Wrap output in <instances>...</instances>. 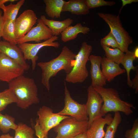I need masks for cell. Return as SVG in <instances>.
Segmentation results:
<instances>
[{
    "label": "cell",
    "instance_id": "cell-23",
    "mask_svg": "<svg viewBox=\"0 0 138 138\" xmlns=\"http://www.w3.org/2000/svg\"><path fill=\"white\" fill-rule=\"evenodd\" d=\"M135 57L134 52L129 51L125 53L123 57L121 64L124 66L127 75V84L130 88H132L131 80L130 77V72L131 70L136 71L137 69V66H134L133 61L136 59Z\"/></svg>",
    "mask_w": 138,
    "mask_h": 138
},
{
    "label": "cell",
    "instance_id": "cell-32",
    "mask_svg": "<svg viewBox=\"0 0 138 138\" xmlns=\"http://www.w3.org/2000/svg\"><path fill=\"white\" fill-rule=\"evenodd\" d=\"M125 137L126 138H138V119L134 121L132 128L125 132Z\"/></svg>",
    "mask_w": 138,
    "mask_h": 138
},
{
    "label": "cell",
    "instance_id": "cell-18",
    "mask_svg": "<svg viewBox=\"0 0 138 138\" xmlns=\"http://www.w3.org/2000/svg\"><path fill=\"white\" fill-rule=\"evenodd\" d=\"M68 12L77 15H87L90 13L86 0H70L65 1L62 12Z\"/></svg>",
    "mask_w": 138,
    "mask_h": 138
},
{
    "label": "cell",
    "instance_id": "cell-9",
    "mask_svg": "<svg viewBox=\"0 0 138 138\" xmlns=\"http://www.w3.org/2000/svg\"><path fill=\"white\" fill-rule=\"evenodd\" d=\"M37 115L44 138H47L48 132L50 129L57 125L64 119L70 117L54 113L52 109L45 106L39 108L37 112Z\"/></svg>",
    "mask_w": 138,
    "mask_h": 138
},
{
    "label": "cell",
    "instance_id": "cell-2",
    "mask_svg": "<svg viewBox=\"0 0 138 138\" xmlns=\"http://www.w3.org/2000/svg\"><path fill=\"white\" fill-rule=\"evenodd\" d=\"M8 83V88L17 98V106L26 109L40 102L38 88L33 79L22 75Z\"/></svg>",
    "mask_w": 138,
    "mask_h": 138
},
{
    "label": "cell",
    "instance_id": "cell-19",
    "mask_svg": "<svg viewBox=\"0 0 138 138\" xmlns=\"http://www.w3.org/2000/svg\"><path fill=\"white\" fill-rule=\"evenodd\" d=\"M40 19L50 29L53 36H57L74 22L73 19L70 18L61 21L49 19L44 15L41 16Z\"/></svg>",
    "mask_w": 138,
    "mask_h": 138
},
{
    "label": "cell",
    "instance_id": "cell-21",
    "mask_svg": "<svg viewBox=\"0 0 138 138\" xmlns=\"http://www.w3.org/2000/svg\"><path fill=\"white\" fill-rule=\"evenodd\" d=\"M46 14L52 18H60L65 2L63 0H44Z\"/></svg>",
    "mask_w": 138,
    "mask_h": 138
},
{
    "label": "cell",
    "instance_id": "cell-28",
    "mask_svg": "<svg viewBox=\"0 0 138 138\" xmlns=\"http://www.w3.org/2000/svg\"><path fill=\"white\" fill-rule=\"evenodd\" d=\"M121 120V116L119 112H114L112 122L107 126L104 138H114L115 134Z\"/></svg>",
    "mask_w": 138,
    "mask_h": 138
},
{
    "label": "cell",
    "instance_id": "cell-20",
    "mask_svg": "<svg viewBox=\"0 0 138 138\" xmlns=\"http://www.w3.org/2000/svg\"><path fill=\"white\" fill-rule=\"evenodd\" d=\"M90 30L89 27L83 26L81 23L74 26L70 25L61 33V39L64 42H66L75 39L80 33L85 34H88Z\"/></svg>",
    "mask_w": 138,
    "mask_h": 138
},
{
    "label": "cell",
    "instance_id": "cell-29",
    "mask_svg": "<svg viewBox=\"0 0 138 138\" xmlns=\"http://www.w3.org/2000/svg\"><path fill=\"white\" fill-rule=\"evenodd\" d=\"M15 135L13 138H34L35 132L33 130L22 122H19L15 130Z\"/></svg>",
    "mask_w": 138,
    "mask_h": 138
},
{
    "label": "cell",
    "instance_id": "cell-5",
    "mask_svg": "<svg viewBox=\"0 0 138 138\" xmlns=\"http://www.w3.org/2000/svg\"><path fill=\"white\" fill-rule=\"evenodd\" d=\"M98 15L103 19L109 26L110 31L116 39L120 49L126 53L129 50V46L133 42L129 33L122 26L119 15L98 12Z\"/></svg>",
    "mask_w": 138,
    "mask_h": 138
},
{
    "label": "cell",
    "instance_id": "cell-35",
    "mask_svg": "<svg viewBox=\"0 0 138 138\" xmlns=\"http://www.w3.org/2000/svg\"><path fill=\"white\" fill-rule=\"evenodd\" d=\"M4 18L2 15V12L0 8V39L2 37V31L4 23Z\"/></svg>",
    "mask_w": 138,
    "mask_h": 138
},
{
    "label": "cell",
    "instance_id": "cell-1",
    "mask_svg": "<svg viewBox=\"0 0 138 138\" xmlns=\"http://www.w3.org/2000/svg\"><path fill=\"white\" fill-rule=\"evenodd\" d=\"M76 55L65 45L56 58L48 61L40 62L37 63L42 70L41 83L48 91L50 90V80L51 78L55 76L62 70H64L66 74L71 72L74 64Z\"/></svg>",
    "mask_w": 138,
    "mask_h": 138
},
{
    "label": "cell",
    "instance_id": "cell-4",
    "mask_svg": "<svg viewBox=\"0 0 138 138\" xmlns=\"http://www.w3.org/2000/svg\"><path fill=\"white\" fill-rule=\"evenodd\" d=\"M93 49L92 46L83 42L80 49L76 54L74 66L71 72L66 74L65 81L75 84L83 83L88 76L86 64Z\"/></svg>",
    "mask_w": 138,
    "mask_h": 138
},
{
    "label": "cell",
    "instance_id": "cell-10",
    "mask_svg": "<svg viewBox=\"0 0 138 138\" xmlns=\"http://www.w3.org/2000/svg\"><path fill=\"white\" fill-rule=\"evenodd\" d=\"M25 71L12 59L1 53L0 58V81L9 83L23 75Z\"/></svg>",
    "mask_w": 138,
    "mask_h": 138
},
{
    "label": "cell",
    "instance_id": "cell-39",
    "mask_svg": "<svg viewBox=\"0 0 138 138\" xmlns=\"http://www.w3.org/2000/svg\"><path fill=\"white\" fill-rule=\"evenodd\" d=\"M134 52V55L136 58L138 57V47H136L135 49Z\"/></svg>",
    "mask_w": 138,
    "mask_h": 138
},
{
    "label": "cell",
    "instance_id": "cell-27",
    "mask_svg": "<svg viewBox=\"0 0 138 138\" xmlns=\"http://www.w3.org/2000/svg\"><path fill=\"white\" fill-rule=\"evenodd\" d=\"M17 98L10 89L5 90L0 92V112L4 109L9 105L16 103Z\"/></svg>",
    "mask_w": 138,
    "mask_h": 138
},
{
    "label": "cell",
    "instance_id": "cell-26",
    "mask_svg": "<svg viewBox=\"0 0 138 138\" xmlns=\"http://www.w3.org/2000/svg\"><path fill=\"white\" fill-rule=\"evenodd\" d=\"M105 53L106 57L119 65L125 54L124 52L118 48H111L105 46H102Z\"/></svg>",
    "mask_w": 138,
    "mask_h": 138
},
{
    "label": "cell",
    "instance_id": "cell-22",
    "mask_svg": "<svg viewBox=\"0 0 138 138\" xmlns=\"http://www.w3.org/2000/svg\"><path fill=\"white\" fill-rule=\"evenodd\" d=\"M25 2L24 0H20L15 4L10 3L7 6L3 4H0V8L4 12V19H9L15 22L19 11Z\"/></svg>",
    "mask_w": 138,
    "mask_h": 138
},
{
    "label": "cell",
    "instance_id": "cell-17",
    "mask_svg": "<svg viewBox=\"0 0 138 138\" xmlns=\"http://www.w3.org/2000/svg\"><path fill=\"white\" fill-rule=\"evenodd\" d=\"M102 72L107 81L110 82L117 76L126 72L125 70L121 68L119 64L107 59L102 57L101 64Z\"/></svg>",
    "mask_w": 138,
    "mask_h": 138
},
{
    "label": "cell",
    "instance_id": "cell-12",
    "mask_svg": "<svg viewBox=\"0 0 138 138\" xmlns=\"http://www.w3.org/2000/svg\"><path fill=\"white\" fill-rule=\"evenodd\" d=\"M37 20L34 11L30 9L24 10L15 21V33L16 40L22 37L28 32Z\"/></svg>",
    "mask_w": 138,
    "mask_h": 138
},
{
    "label": "cell",
    "instance_id": "cell-15",
    "mask_svg": "<svg viewBox=\"0 0 138 138\" xmlns=\"http://www.w3.org/2000/svg\"><path fill=\"white\" fill-rule=\"evenodd\" d=\"M89 58L91 63V85L93 88L96 86L103 87L106 85L107 80L103 76L100 68L102 57L100 56L91 55Z\"/></svg>",
    "mask_w": 138,
    "mask_h": 138
},
{
    "label": "cell",
    "instance_id": "cell-37",
    "mask_svg": "<svg viewBox=\"0 0 138 138\" xmlns=\"http://www.w3.org/2000/svg\"><path fill=\"white\" fill-rule=\"evenodd\" d=\"M71 138H87L86 133V132H84L80 134H79L77 135H76L73 137Z\"/></svg>",
    "mask_w": 138,
    "mask_h": 138
},
{
    "label": "cell",
    "instance_id": "cell-31",
    "mask_svg": "<svg viewBox=\"0 0 138 138\" xmlns=\"http://www.w3.org/2000/svg\"><path fill=\"white\" fill-rule=\"evenodd\" d=\"M87 4L89 9L103 6H111L116 4L112 1H105L104 0H86Z\"/></svg>",
    "mask_w": 138,
    "mask_h": 138
},
{
    "label": "cell",
    "instance_id": "cell-11",
    "mask_svg": "<svg viewBox=\"0 0 138 138\" xmlns=\"http://www.w3.org/2000/svg\"><path fill=\"white\" fill-rule=\"evenodd\" d=\"M87 92V99L85 105L89 118L88 128L94 120L101 117V110L103 101L101 96L91 85L88 87Z\"/></svg>",
    "mask_w": 138,
    "mask_h": 138
},
{
    "label": "cell",
    "instance_id": "cell-38",
    "mask_svg": "<svg viewBox=\"0 0 138 138\" xmlns=\"http://www.w3.org/2000/svg\"><path fill=\"white\" fill-rule=\"evenodd\" d=\"M14 137L9 133L2 134L0 136V138H13Z\"/></svg>",
    "mask_w": 138,
    "mask_h": 138
},
{
    "label": "cell",
    "instance_id": "cell-25",
    "mask_svg": "<svg viewBox=\"0 0 138 138\" xmlns=\"http://www.w3.org/2000/svg\"><path fill=\"white\" fill-rule=\"evenodd\" d=\"M15 119L8 114L3 115L0 112V130L6 133L11 129L15 130L17 125L15 123Z\"/></svg>",
    "mask_w": 138,
    "mask_h": 138
},
{
    "label": "cell",
    "instance_id": "cell-36",
    "mask_svg": "<svg viewBox=\"0 0 138 138\" xmlns=\"http://www.w3.org/2000/svg\"><path fill=\"white\" fill-rule=\"evenodd\" d=\"M122 3V6L119 10V14L121 13L123 7L126 5L131 4L132 3H136L138 2V0H121Z\"/></svg>",
    "mask_w": 138,
    "mask_h": 138
},
{
    "label": "cell",
    "instance_id": "cell-24",
    "mask_svg": "<svg viewBox=\"0 0 138 138\" xmlns=\"http://www.w3.org/2000/svg\"><path fill=\"white\" fill-rule=\"evenodd\" d=\"M4 20L2 37L5 41L16 45L15 22L9 19H4Z\"/></svg>",
    "mask_w": 138,
    "mask_h": 138
},
{
    "label": "cell",
    "instance_id": "cell-34",
    "mask_svg": "<svg viewBox=\"0 0 138 138\" xmlns=\"http://www.w3.org/2000/svg\"><path fill=\"white\" fill-rule=\"evenodd\" d=\"M136 75L134 78L131 80L132 88L135 89V93L136 94L138 92V70L136 71Z\"/></svg>",
    "mask_w": 138,
    "mask_h": 138
},
{
    "label": "cell",
    "instance_id": "cell-41",
    "mask_svg": "<svg viewBox=\"0 0 138 138\" xmlns=\"http://www.w3.org/2000/svg\"><path fill=\"white\" fill-rule=\"evenodd\" d=\"M1 53L0 52V57H1Z\"/></svg>",
    "mask_w": 138,
    "mask_h": 138
},
{
    "label": "cell",
    "instance_id": "cell-30",
    "mask_svg": "<svg viewBox=\"0 0 138 138\" xmlns=\"http://www.w3.org/2000/svg\"><path fill=\"white\" fill-rule=\"evenodd\" d=\"M100 44L102 46H105L113 48H118L120 49L119 44L115 38L110 31L105 37L100 41Z\"/></svg>",
    "mask_w": 138,
    "mask_h": 138
},
{
    "label": "cell",
    "instance_id": "cell-3",
    "mask_svg": "<svg viewBox=\"0 0 138 138\" xmlns=\"http://www.w3.org/2000/svg\"><path fill=\"white\" fill-rule=\"evenodd\" d=\"M94 88L101 96L103 100L101 110V117L105 116L110 112H121L127 116L133 113L132 109H135L134 105L121 100L116 89L100 86Z\"/></svg>",
    "mask_w": 138,
    "mask_h": 138
},
{
    "label": "cell",
    "instance_id": "cell-8",
    "mask_svg": "<svg viewBox=\"0 0 138 138\" xmlns=\"http://www.w3.org/2000/svg\"><path fill=\"white\" fill-rule=\"evenodd\" d=\"M64 106L57 113L61 115H68L79 121H88L89 118L85 104L79 103L71 97L64 81Z\"/></svg>",
    "mask_w": 138,
    "mask_h": 138
},
{
    "label": "cell",
    "instance_id": "cell-6",
    "mask_svg": "<svg viewBox=\"0 0 138 138\" xmlns=\"http://www.w3.org/2000/svg\"><path fill=\"white\" fill-rule=\"evenodd\" d=\"M88 127V121H79L70 116L54 128L57 134L55 138H71L86 132Z\"/></svg>",
    "mask_w": 138,
    "mask_h": 138
},
{
    "label": "cell",
    "instance_id": "cell-40",
    "mask_svg": "<svg viewBox=\"0 0 138 138\" xmlns=\"http://www.w3.org/2000/svg\"><path fill=\"white\" fill-rule=\"evenodd\" d=\"M10 0H0V4H4L5 3L10 2Z\"/></svg>",
    "mask_w": 138,
    "mask_h": 138
},
{
    "label": "cell",
    "instance_id": "cell-33",
    "mask_svg": "<svg viewBox=\"0 0 138 138\" xmlns=\"http://www.w3.org/2000/svg\"><path fill=\"white\" fill-rule=\"evenodd\" d=\"M36 121V124L34 126L36 135L38 138H44L43 132L39 125L37 119Z\"/></svg>",
    "mask_w": 138,
    "mask_h": 138
},
{
    "label": "cell",
    "instance_id": "cell-14",
    "mask_svg": "<svg viewBox=\"0 0 138 138\" xmlns=\"http://www.w3.org/2000/svg\"><path fill=\"white\" fill-rule=\"evenodd\" d=\"M0 52L16 62L25 71L29 69V66L24 59L22 52L16 45L0 40Z\"/></svg>",
    "mask_w": 138,
    "mask_h": 138
},
{
    "label": "cell",
    "instance_id": "cell-13",
    "mask_svg": "<svg viewBox=\"0 0 138 138\" xmlns=\"http://www.w3.org/2000/svg\"><path fill=\"white\" fill-rule=\"evenodd\" d=\"M37 21L38 23L36 26L32 27L24 36L17 40V44L31 41L39 43L42 41L47 40L53 36L51 30L40 19H38Z\"/></svg>",
    "mask_w": 138,
    "mask_h": 138
},
{
    "label": "cell",
    "instance_id": "cell-7",
    "mask_svg": "<svg viewBox=\"0 0 138 138\" xmlns=\"http://www.w3.org/2000/svg\"><path fill=\"white\" fill-rule=\"evenodd\" d=\"M58 39L57 36H53L49 39L43 42L36 43H25L18 44V47L22 52L25 60H30L32 70L34 71L36 67L37 61L39 59L37 54L41 48L45 47H59L60 43L56 42Z\"/></svg>",
    "mask_w": 138,
    "mask_h": 138
},
{
    "label": "cell",
    "instance_id": "cell-16",
    "mask_svg": "<svg viewBox=\"0 0 138 138\" xmlns=\"http://www.w3.org/2000/svg\"><path fill=\"white\" fill-rule=\"evenodd\" d=\"M113 118L110 113L107 114L104 118L100 117L93 122L86 132L87 138H103L105 132V126L109 125Z\"/></svg>",
    "mask_w": 138,
    "mask_h": 138
}]
</instances>
